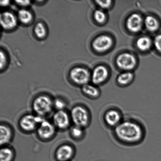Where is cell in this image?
Instances as JSON below:
<instances>
[{
    "label": "cell",
    "mask_w": 161,
    "mask_h": 161,
    "mask_svg": "<svg viewBox=\"0 0 161 161\" xmlns=\"http://www.w3.org/2000/svg\"><path fill=\"white\" fill-rule=\"evenodd\" d=\"M114 139L123 146H138L144 141L146 129L141 120L134 117H125L122 122L112 130Z\"/></svg>",
    "instance_id": "1"
},
{
    "label": "cell",
    "mask_w": 161,
    "mask_h": 161,
    "mask_svg": "<svg viewBox=\"0 0 161 161\" xmlns=\"http://www.w3.org/2000/svg\"><path fill=\"white\" fill-rule=\"evenodd\" d=\"M70 115L74 125L86 129L91 124V111L86 106L81 104L75 105L71 110Z\"/></svg>",
    "instance_id": "2"
},
{
    "label": "cell",
    "mask_w": 161,
    "mask_h": 161,
    "mask_svg": "<svg viewBox=\"0 0 161 161\" xmlns=\"http://www.w3.org/2000/svg\"><path fill=\"white\" fill-rule=\"evenodd\" d=\"M124 118L120 108L114 105L106 107L101 115V119L104 125L112 130L119 125Z\"/></svg>",
    "instance_id": "3"
},
{
    "label": "cell",
    "mask_w": 161,
    "mask_h": 161,
    "mask_svg": "<svg viewBox=\"0 0 161 161\" xmlns=\"http://www.w3.org/2000/svg\"><path fill=\"white\" fill-rule=\"evenodd\" d=\"M31 107L35 114L44 118L54 108L53 100L48 95L39 94L33 99Z\"/></svg>",
    "instance_id": "4"
},
{
    "label": "cell",
    "mask_w": 161,
    "mask_h": 161,
    "mask_svg": "<svg viewBox=\"0 0 161 161\" xmlns=\"http://www.w3.org/2000/svg\"><path fill=\"white\" fill-rule=\"evenodd\" d=\"M44 119V118L36 114H26L23 115L19 119V126L25 133H31L37 130L39 125Z\"/></svg>",
    "instance_id": "5"
},
{
    "label": "cell",
    "mask_w": 161,
    "mask_h": 161,
    "mask_svg": "<svg viewBox=\"0 0 161 161\" xmlns=\"http://www.w3.org/2000/svg\"><path fill=\"white\" fill-rule=\"evenodd\" d=\"M91 75L88 69L82 67L73 68L69 73L71 81L74 84L81 87L89 83L91 80Z\"/></svg>",
    "instance_id": "6"
},
{
    "label": "cell",
    "mask_w": 161,
    "mask_h": 161,
    "mask_svg": "<svg viewBox=\"0 0 161 161\" xmlns=\"http://www.w3.org/2000/svg\"><path fill=\"white\" fill-rule=\"evenodd\" d=\"M117 67L125 71H130L135 69L137 64L136 57L130 53L125 52L118 55L116 58Z\"/></svg>",
    "instance_id": "7"
},
{
    "label": "cell",
    "mask_w": 161,
    "mask_h": 161,
    "mask_svg": "<svg viewBox=\"0 0 161 161\" xmlns=\"http://www.w3.org/2000/svg\"><path fill=\"white\" fill-rule=\"evenodd\" d=\"M56 129L53 122L45 119L39 125L36 131L38 137L41 140L47 141L54 137Z\"/></svg>",
    "instance_id": "8"
},
{
    "label": "cell",
    "mask_w": 161,
    "mask_h": 161,
    "mask_svg": "<svg viewBox=\"0 0 161 161\" xmlns=\"http://www.w3.org/2000/svg\"><path fill=\"white\" fill-rule=\"evenodd\" d=\"M113 38L107 34H102L97 36L93 40L92 46L94 51L98 53H105L113 45Z\"/></svg>",
    "instance_id": "9"
},
{
    "label": "cell",
    "mask_w": 161,
    "mask_h": 161,
    "mask_svg": "<svg viewBox=\"0 0 161 161\" xmlns=\"http://www.w3.org/2000/svg\"><path fill=\"white\" fill-rule=\"evenodd\" d=\"M52 122L57 129L67 130L70 127L72 122L70 114L65 110H57L53 115Z\"/></svg>",
    "instance_id": "10"
},
{
    "label": "cell",
    "mask_w": 161,
    "mask_h": 161,
    "mask_svg": "<svg viewBox=\"0 0 161 161\" xmlns=\"http://www.w3.org/2000/svg\"><path fill=\"white\" fill-rule=\"evenodd\" d=\"M75 148L69 143L61 144L57 148L55 157L58 161H70L75 155Z\"/></svg>",
    "instance_id": "11"
},
{
    "label": "cell",
    "mask_w": 161,
    "mask_h": 161,
    "mask_svg": "<svg viewBox=\"0 0 161 161\" xmlns=\"http://www.w3.org/2000/svg\"><path fill=\"white\" fill-rule=\"evenodd\" d=\"M109 76V71L106 66L99 65L93 70L91 75L92 84L98 86L107 81Z\"/></svg>",
    "instance_id": "12"
},
{
    "label": "cell",
    "mask_w": 161,
    "mask_h": 161,
    "mask_svg": "<svg viewBox=\"0 0 161 161\" xmlns=\"http://www.w3.org/2000/svg\"><path fill=\"white\" fill-rule=\"evenodd\" d=\"M144 25V19L140 14L133 13L129 16L126 22V27L132 33L140 32Z\"/></svg>",
    "instance_id": "13"
},
{
    "label": "cell",
    "mask_w": 161,
    "mask_h": 161,
    "mask_svg": "<svg viewBox=\"0 0 161 161\" xmlns=\"http://www.w3.org/2000/svg\"><path fill=\"white\" fill-rule=\"evenodd\" d=\"M0 19L1 26L4 29L10 31L16 27L18 19L12 12L6 11L2 13L1 14Z\"/></svg>",
    "instance_id": "14"
},
{
    "label": "cell",
    "mask_w": 161,
    "mask_h": 161,
    "mask_svg": "<svg viewBox=\"0 0 161 161\" xmlns=\"http://www.w3.org/2000/svg\"><path fill=\"white\" fill-rule=\"evenodd\" d=\"M0 144L1 147L6 146L13 138L14 132L12 128L5 123H1L0 125Z\"/></svg>",
    "instance_id": "15"
},
{
    "label": "cell",
    "mask_w": 161,
    "mask_h": 161,
    "mask_svg": "<svg viewBox=\"0 0 161 161\" xmlns=\"http://www.w3.org/2000/svg\"><path fill=\"white\" fill-rule=\"evenodd\" d=\"M81 92L85 97L92 100L99 99L101 95L100 88L93 84L88 83L82 86Z\"/></svg>",
    "instance_id": "16"
},
{
    "label": "cell",
    "mask_w": 161,
    "mask_h": 161,
    "mask_svg": "<svg viewBox=\"0 0 161 161\" xmlns=\"http://www.w3.org/2000/svg\"><path fill=\"white\" fill-rule=\"evenodd\" d=\"M153 43V42L150 37L148 36H143L137 39L136 46L140 51L146 52L150 50Z\"/></svg>",
    "instance_id": "17"
},
{
    "label": "cell",
    "mask_w": 161,
    "mask_h": 161,
    "mask_svg": "<svg viewBox=\"0 0 161 161\" xmlns=\"http://www.w3.org/2000/svg\"><path fill=\"white\" fill-rule=\"evenodd\" d=\"M134 75L130 71H125L118 75L116 79L117 85L121 87L128 86L134 80Z\"/></svg>",
    "instance_id": "18"
},
{
    "label": "cell",
    "mask_w": 161,
    "mask_h": 161,
    "mask_svg": "<svg viewBox=\"0 0 161 161\" xmlns=\"http://www.w3.org/2000/svg\"><path fill=\"white\" fill-rule=\"evenodd\" d=\"M144 25L147 30L151 32H155L159 27L158 20L152 15L147 16L144 19Z\"/></svg>",
    "instance_id": "19"
},
{
    "label": "cell",
    "mask_w": 161,
    "mask_h": 161,
    "mask_svg": "<svg viewBox=\"0 0 161 161\" xmlns=\"http://www.w3.org/2000/svg\"><path fill=\"white\" fill-rule=\"evenodd\" d=\"M17 17L19 21L24 25L30 24L34 19L32 13L25 9H22L19 11Z\"/></svg>",
    "instance_id": "20"
},
{
    "label": "cell",
    "mask_w": 161,
    "mask_h": 161,
    "mask_svg": "<svg viewBox=\"0 0 161 161\" xmlns=\"http://www.w3.org/2000/svg\"><path fill=\"white\" fill-rule=\"evenodd\" d=\"M15 152L12 148L9 147L2 146L0 150L1 161H13L15 158Z\"/></svg>",
    "instance_id": "21"
},
{
    "label": "cell",
    "mask_w": 161,
    "mask_h": 161,
    "mask_svg": "<svg viewBox=\"0 0 161 161\" xmlns=\"http://www.w3.org/2000/svg\"><path fill=\"white\" fill-rule=\"evenodd\" d=\"M85 129L83 128L74 125L70 128V136L72 139L76 141L82 140L85 136Z\"/></svg>",
    "instance_id": "22"
},
{
    "label": "cell",
    "mask_w": 161,
    "mask_h": 161,
    "mask_svg": "<svg viewBox=\"0 0 161 161\" xmlns=\"http://www.w3.org/2000/svg\"><path fill=\"white\" fill-rule=\"evenodd\" d=\"M34 31L36 37L39 39H44L47 36L46 26L42 22H39L36 23L34 26Z\"/></svg>",
    "instance_id": "23"
},
{
    "label": "cell",
    "mask_w": 161,
    "mask_h": 161,
    "mask_svg": "<svg viewBox=\"0 0 161 161\" xmlns=\"http://www.w3.org/2000/svg\"><path fill=\"white\" fill-rule=\"evenodd\" d=\"M95 21L99 24H103L106 21L107 15L105 11L102 9H97L93 14Z\"/></svg>",
    "instance_id": "24"
},
{
    "label": "cell",
    "mask_w": 161,
    "mask_h": 161,
    "mask_svg": "<svg viewBox=\"0 0 161 161\" xmlns=\"http://www.w3.org/2000/svg\"><path fill=\"white\" fill-rule=\"evenodd\" d=\"M66 106L67 104L63 99L58 97L53 100V107L56 111L65 110Z\"/></svg>",
    "instance_id": "25"
},
{
    "label": "cell",
    "mask_w": 161,
    "mask_h": 161,
    "mask_svg": "<svg viewBox=\"0 0 161 161\" xmlns=\"http://www.w3.org/2000/svg\"><path fill=\"white\" fill-rule=\"evenodd\" d=\"M95 2L100 9L105 11L109 9L113 4V1H96Z\"/></svg>",
    "instance_id": "26"
},
{
    "label": "cell",
    "mask_w": 161,
    "mask_h": 161,
    "mask_svg": "<svg viewBox=\"0 0 161 161\" xmlns=\"http://www.w3.org/2000/svg\"><path fill=\"white\" fill-rule=\"evenodd\" d=\"M0 55H1V58H0L1 64H0V66H1V70L2 71L4 70L6 67H7L8 63V58L4 50H2V49L1 50Z\"/></svg>",
    "instance_id": "27"
},
{
    "label": "cell",
    "mask_w": 161,
    "mask_h": 161,
    "mask_svg": "<svg viewBox=\"0 0 161 161\" xmlns=\"http://www.w3.org/2000/svg\"><path fill=\"white\" fill-rule=\"evenodd\" d=\"M153 44L156 49L161 53V34H158L154 38Z\"/></svg>",
    "instance_id": "28"
},
{
    "label": "cell",
    "mask_w": 161,
    "mask_h": 161,
    "mask_svg": "<svg viewBox=\"0 0 161 161\" xmlns=\"http://www.w3.org/2000/svg\"><path fill=\"white\" fill-rule=\"evenodd\" d=\"M15 2L18 6L22 7H26L31 4V1H16Z\"/></svg>",
    "instance_id": "29"
},
{
    "label": "cell",
    "mask_w": 161,
    "mask_h": 161,
    "mask_svg": "<svg viewBox=\"0 0 161 161\" xmlns=\"http://www.w3.org/2000/svg\"><path fill=\"white\" fill-rule=\"evenodd\" d=\"M9 3H10V1H0V4H1V6H3V7H5V6L8 5Z\"/></svg>",
    "instance_id": "30"
}]
</instances>
